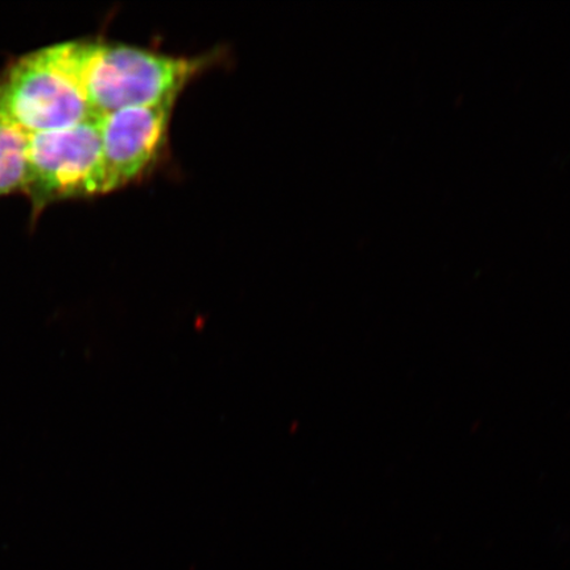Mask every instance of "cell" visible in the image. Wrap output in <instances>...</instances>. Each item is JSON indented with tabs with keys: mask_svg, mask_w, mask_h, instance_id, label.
Here are the masks:
<instances>
[{
	"mask_svg": "<svg viewBox=\"0 0 570 570\" xmlns=\"http://www.w3.org/2000/svg\"><path fill=\"white\" fill-rule=\"evenodd\" d=\"M210 60L176 57L138 47L82 40L81 80L92 114L177 99Z\"/></svg>",
	"mask_w": 570,
	"mask_h": 570,
	"instance_id": "obj_2",
	"label": "cell"
},
{
	"mask_svg": "<svg viewBox=\"0 0 570 570\" xmlns=\"http://www.w3.org/2000/svg\"><path fill=\"white\" fill-rule=\"evenodd\" d=\"M176 99L98 117L106 194L148 174L166 148Z\"/></svg>",
	"mask_w": 570,
	"mask_h": 570,
	"instance_id": "obj_4",
	"label": "cell"
},
{
	"mask_svg": "<svg viewBox=\"0 0 570 570\" xmlns=\"http://www.w3.org/2000/svg\"><path fill=\"white\" fill-rule=\"evenodd\" d=\"M23 194L35 214L53 203L106 194L98 117L63 130L30 134Z\"/></svg>",
	"mask_w": 570,
	"mask_h": 570,
	"instance_id": "obj_3",
	"label": "cell"
},
{
	"mask_svg": "<svg viewBox=\"0 0 570 570\" xmlns=\"http://www.w3.org/2000/svg\"><path fill=\"white\" fill-rule=\"evenodd\" d=\"M30 132L0 106V197L23 191Z\"/></svg>",
	"mask_w": 570,
	"mask_h": 570,
	"instance_id": "obj_5",
	"label": "cell"
},
{
	"mask_svg": "<svg viewBox=\"0 0 570 570\" xmlns=\"http://www.w3.org/2000/svg\"><path fill=\"white\" fill-rule=\"evenodd\" d=\"M82 40L20 56L0 73V106L27 132L63 130L96 118L81 81Z\"/></svg>",
	"mask_w": 570,
	"mask_h": 570,
	"instance_id": "obj_1",
	"label": "cell"
}]
</instances>
